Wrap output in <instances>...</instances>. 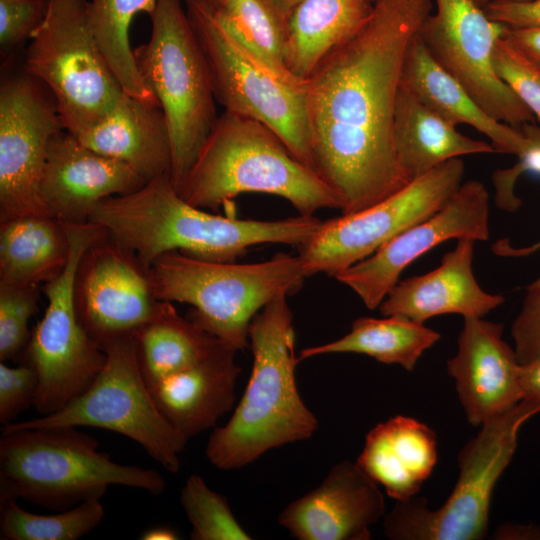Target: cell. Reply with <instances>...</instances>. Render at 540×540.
<instances>
[{
  "label": "cell",
  "instance_id": "21",
  "mask_svg": "<svg viewBox=\"0 0 540 540\" xmlns=\"http://www.w3.org/2000/svg\"><path fill=\"white\" fill-rule=\"evenodd\" d=\"M475 241L458 239L439 267L420 276L398 281L379 306L382 315H398L424 323L443 314L483 317L504 302L485 292L472 270Z\"/></svg>",
  "mask_w": 540,
  "mask_h": 540
},
{
  "label": "cell",
  "instance_id": "17",
  "mask_svg": "<svg viewBox=\"0 0 540 540\" xmlns=\"http://www.w3.org/2000/svg\"><path fill=\"white\" fill-rule=\"evenodd\" d=\"M75 303L81 324L102 349L150 321L160 300L154 296L148 268L106 233L80 260Z\"/></svg>",
  "mask_w": 540,
  "mask_h": 540
},
{
  "label": "cell",
  "instance_id": "11",
  "mask_svg": "<svg viewBox=\"0 0 540 540\" xmlns=\"http://www.w3.org/2000/svg\"><path fill=\"white\" fill-rule=\"evenodd\" d=\"M185 7L208 64L215 100L224 111L269 127L313 169L305 81L285 78L266 66L231 37L207 5Z\"/></svg>",
  "mask_w": 540,
  "mask_h": 540
},
{
  "label": "cell",
  "instance_id": "3",
  "mask_svg": "<svg viewBox=\"0 0 540 540\" xmlns=\"http://www.w3.org/2000/svg\"><path fill=\"white\" fill-rule=\"evenodd\" d=\"M249 346L253 364L247 386L205 448L209 462L221 470L243 468L271 449L311 438L318 429L296 384L299 362L287 295L275 297L254 316Z\"/></svg>",
  "mask_w": 540,
  "mask_h": 540
},
{
  "label": "cell",
  "instance_id": "42",
  "mask_svg": "<svg viewBox=\"0 0 540 540\" xmlns=\"http://www.w3.org/2000/svg\"><path fill=\"white\" fill-rule=\"evenodd\" d=\"M504 39L540 65V26L528 28L508 27Z\"/></svg>",
  "mask_w": 540,
  "mask_h": 540
},
{
  "label": "cell",
  "instance_id": "12",
  "mask_svg": "<svg viewBox=\"0 0 540 540\" xmlns=\"http://www.w3.org/2000/svg\"><path fill=\"white\" fill-rule=\"evenodd\" d=\"M63 224L70 241L69 259L63 271L43 286L47 307L25 348L26 364L38 377L34 407L40 415L60 410L84 392L106 360L81 324L75 303L80 260L106 231L91 221Z\"/></svg>",
  "mask_w": 540,
  "mask_h": 540
},
{
  "label": "cell",
  "instance_id": "34",
  "mask_svg": "<svg viewBox=\"0 0 540 540\" xmlns=\"http://www.w3.org/2000/svg\"><path fill=\"white\" fill-rule=\"evenodd\" d=\"M180 503L191 525V539H251L234 516L226 497L212 490L201 476L192 474L186 479L180 491Z\"/></svg>",
  "mask_w": 540,
  "mask_h": 540
},
{
  "label": "cell",
  "instance_id": "36",
  "mask_svg": "<svg viewBox=\"0 0 540 540\" xmlns=\"http://www.w3.org/2000/svg\"><path fill=\"white\" fill-rule=\"evenodd\" d=\"M493 63L498 76L540 122V65L504 37L495 46Z\"/></svg>",
  "mask_w": 540,
  "mask_h": 540
},
{
  "label": "cell",
  "instance_id": "30",
  "mask_svg": "<svg viewBox=\"0 0 540 540\" xmlns=\"http://www.w3.org/2000/svg\"><path fill=\"white\" fill-rule=\"evenodd\" d=\"M134 334L148 386L198 363L223 343L168 301H160L155 316Z\"/></svg>",
  "mask_w": 540,
  "mask_h": 540
},
{
  "label": "cell",
  "instance_id": "26",
  "mask_svg": "<svg viewBox=\"0 0 540 540\" xmlns=\"http://www.w3.org/2000/svg\"><path fill=\"white\" fill-rule=\"evenodd\" d=\"M393 137L399 164L409 181L455 158L497 153L492 143L460 133L454 124L428 107L401 82Z\"/></svg>",
  "mask_w": 540,
  "mask_h": 540
},
{
  "label": "cell",
  "instance_id": "14",
  "mask_svg": "<svg viewBox=\"0 0 540 540\" xmlns=\"http://www.w3.org/2000/svg\"><path fill=\"white\" fill-rule=\"evenodd\" d=\"M418 35L435 61L491 117L514 127L534 115L496 73L493 55L508 26L492 20L473 0H434Z\"/></svg>",
  "mask_w": 540,
  "mask_h": 540
},
{
  "label": "cell",
  "instance_id": "37",
  "mask_svg": "<svg viewBox=\"0 0 540 540\" xmlns=\"http://www.w3.org/2000/svg\"><path fill=\"white\" fill-rule=\"evenodd\" d=\"M50 0H0V47L7 54L27 39L47 17Z\"/></svg>",
  "mask_w": 540,
  "mask_h": 540
},
{
  "label": "cell",
  "instance_id": "43",
  "mask_svg": "<svg viewBox=\"0 0 540 540\" xmlns=\"http://www.w3.org/2000/svg\"><path fill=\"white\" fill-rule=\"evenodd\" d=\"M520 384L523 399L540 403V358L521 364Z\"/></svg>",
  "mask_w": 540,
  "mask_h": 540
},
{
  "label": "cell",
  "instance_id": "35",
  "mask_svg": "<svg viewBox=\"0 0 540 540\" xmlns=\"http://www.w3.org/2000/svg\"><path fill=\"white\" fill-rule=\"evenodd\" d=\"M38 286L0 284V360L5 362L26 348L28 323L38 309Z\"/></svg>",
  "mask_w": 540,
  "mask_h": 540
},
{
  "label": "cell",
  "instance_id": "40",
  "mask_svg": "<svg viewBox=\"0 0 540 540\" xmlns=\"http://www.w3.org/2000/svg\"><path fill=\"white\" fill-rule=\"evenodd\" d=\"M484 10L492 20L510 28L540 26V0H494Z\"/></svg>",
  "mask_w": 540,
  "mask_h": 540
},
{
  "label": "cell",
  "instance_id": "41",
  "mask_svg": "<svg viewBox=\"0 0 540 540\" xmlns=\"http://www.w3.org/2000/svg\"><path fill=\"white\" fill-rule=\"evenodd\" d=\"M526 138V147L522 154H520L519 161L514 165L519 174L524 172H533L540 175V125L535 122H530L519 127ZM500 248L507 249L499 253H505L508 255H522L529 254L540 248V241L528 248L509 249L507 247L500 246ZM535 286H540V277L533 283Z\"/></svg>",
  "mask_w": 540,
  "mask_h": 540
},
{
  "label": "cell",
  "instance_id": "9",
  "mask_svg": "<svg viewBox=\"0 0 540 540\" xmlns=\"http://www.w3.org/2000/svg\"><path fill=\"white\" fill-rule=\"evenodd\" d=\"M30 40L24 71L52 94L65 130L78 136L115 107L124 91L90 29L88 0H50Z\"/></svg>",
  "mask_w": 540,
  "mask_h": 540
},
{
  "label": "cell",
  "instance_id": "22",
  "mask_svg": "<svg viewBox=\"0 0 540 540\" xmlns=\"http://www.w3.org/2000/svg\"><path fill=\"white\" fill-rule=\"evenodd\" d=\"M236 352L222 343L198 363L148 386L161 413L185 439L212 428L233 408L241 373Z\"/></svg>",
  "mask_w": 540,
  "mask_h": 540
},
{
  "label": "cell",
  "instance_id": "4",
  "mask_svg": "<svg viewBox=\"0 0 540 540\" xmlns=\"http://www.w3.org/2000/svg\"><path fill=\"white\" fill-rule=\"evenodd\" d=\"M188 203L218 209L243 193L286 199L299 215L340 204L321 177L263 123L224 111L176 189Z\"/></svg>",
  "mask_w": 540,
  "mask_h": 540
},
{
  "label": "cell",
  "instance_id": "32",
  "mask_svg": "<svg viewBox=\"0 0 540 540\" xmlns=\"http://www.w3.org/2000/svg\"><path fill=\"white\" fill-rule=\"evenodd\" d=\"M207 6L242 47L277 74L298 80L285 67L287 18L271 0H216Z\"/></svg>",
  "mask_w": 540,
  "mask_h": 540
},
{
  "label": "cell",
  "instance_id": "5",
  "mask_svg": "<svg viewBox=\"0 0 540 540\" xmlns=\"http://www.w3.org/2000/svg\"><path fill=\"white\" fill-rule=\"evenodd\" d=\"M110 485L154 496L166 488L157 471L114 462L94 437L76 427H2L0 501L23 499L62 511L101 499Z\"/></svg>",
  "mask_w": 540,
  "mask_h": 540
},
{
  "label": "cell",
  "instance_id": "28",
  "mask_svg": "<svg viewBox=\"0 0 540 540\" xmlns=\"http://www.w3.org/2000/svg\"><path fill=\"white\" fill-rule=\"evenodd\" d=\"M69 255L66 228L51 215H27L0 222V284H45L63 271Z\"/></svg>",
  "mask_w": 540,
  "mask_h": 540
},
{
  "label": "cell",
  "instance_id": "39",
  "mask_svg": "<svg viewBox=\"0 0 540 540\" xmlns=\"http://www.w3.org/2000/svg\"><path fill=\"white\" fill-rule=\"evenodd\" d=\"M511 335L520 364L540 358V286L530 284Z\"/></svg>",
  "mask_w": 540,
  "mask_h": 540
},
{
  "label": "cell",
  "instance_id": "44",
  "mask_svg": "<svg viewBox=\"0 0 540 540\" xmlns=\"http://www.w3.org/2000/svg\"><path fill=\"white\" fill-rule=\"evenodd\" d=\"M140 539L142 540H175L179 539L176 531L167 526H155L145 530Z\"/></svg>",
  "mask_w": 540,
  "mask_h": 540
},
{
  "label": "cell",
  "instance_id": "7",
  "mask_svg": "<svg viewBox=\"0 0 540 540\" xmlns=\"http://www.w3.org/2000/svg\"><path fill=\"white\" fill-rule=\"evenodd\" d=\"M147 43L133 49L138 70L168 123L177 189L218 116L208 64L181 0H158Z\"/></svg>",
  "mask_w": 540,
  "mask_h": 540
},
{
  "label": "cell",
  "instance_id": "33",
  "mask_svg": "<svg viewBox=\"0 0 540 540\" xmlns=\"http://www.w3.org/2000/svg\"><path fill=\"white\" fill-rule=\"evenodd\" d=\"M104 517L101 499L84 501L49 515L23 509L15 499L0 501L2 540H77L95 529Z\"/></svg>",
  "mask_w": 540,
  "mask_h": 540
},
{
  "label": "cell",
  "instance_id": "46",
  "mask_svg": "<svg viewBox=\"0 0 540 540\" xmlns=\"http://www.w3.org/2000/svg\"><path fill=\"white\" fill-rule=\"evenodd\" d=\"M185 3H199V4H205V5H213L216 0H183Z\"/></svg>",
  "mask_w": 540,
  "mask_h": 540
},
{
  "label": "cell",
  "instance_id": "24",
  "mask_svg": "<svg viewBox=\"0 0 540 540\" xmlns=\"http://www.w3.org/2000/svg\"><path fill=\"white\" fill-rule=\"evenodd\" d=\"M437 457L434 430L415 418L397 415L369 431L356 462L397 501L419 493Z\"/></svg>",
  "mask_w": 540,
  "mask_h": 540
},
{
  "label": "cell",
  "instance_id": "13",
  "mask_svg": "<svg viewBox=\"0 0 540 540\" xmlns=\"http://www.w3.org/2000/svg\"><path fill=\"white\" fill-rule=\"evenodd\" d=\"M464 172L461 158L449 160L372 206L322 221L315 234L299 247L306 276H334L369 257L439 210L462 184Z\"/></svg>",
  "mask_w": 540,
  "mask_h": 540
},
{
  "label": "cell",
  "instance_id": "15",
  "mask_svg": "<svg viewBox=\"0 0 540 540\" xmlns=\"http://www.w3.org/2000/svg\"><path fill=\"white\" fill-rule=\"evenodd\" d=\"M64 129L52 94L26 73L0 85V222L50 215L40 185L51 138Z\"/></svg>",
  "mask_w": 540,
  "mask_h": 540
},
{
  "label": "cell",
  "instance_id": "10",
  "mask_svg": "<svg viewBox=\"0 0 540 540\" xmlns=\"http://www.w3.org/2000/svg\"><path fill=\"white\" fill-rule=\"evenodd\" d=\"M105 363L89 387L60 410L2 427L88 426L138 443L163 468L177 473L188 442L157 407L143 376L135 334L102 347Z\"/></svg>",
  "mask_w": 540,
  "mask_h": 540
},
{
  "label": "cell",
  "instance_id": "48",
  "mask_svg": "<svg viewBox=\"0 0 540 540\" xmlns=\"http://www.w3.org/2000/svg\"><path fill=\"white\" fill-rule=\"evenodd\" d=\"M364 1L367 2V3H369V4H374V2H375L376 0H364Z\"/></svg>",
  "mask_w": 540,
  "mask_h": 540
},
{
  "label": "cell",
  "instance_id": "19",
  "mask_svg": "<svg viewBox=\"0 0 540 540\" xmlns=\"http://www.w3.org/2000/svg\"><path fill=\"white\" fill-rule=\"evenodd\" d=\"M145 183L129 165L88 148L62 129L49 142L40 194L51 216L77 224L89 222L104 199L133 192Z\"/></svg>",
  "mask_w": 540,
  "mask_h": 540
},
{
  "label": "cell",
  "instance_id": "31",
  "mask_svg": "<svg viewBox=\"0 0 540 540\" xmlns=\"http://www.w3.org/2000/svg\"><path fill=\"white\" fill-rule=\"evenodd\" d=\"M157 3L158 0H88L90 29L124 93L151 104L159 102L138 70L129 28L137 14L144 12L150 16Z\"/></svg>",
  "mask_w": 540,
  "mask_h": 540
},
{
  "label": "cell",
  "instance_id": "1",
  "mask_svg": "<svg viewBox=\"0 0 540 540\" xmlns=\"http://www.w3.org/2000/svg\"><path fill=\"white\" fill-rule=\"evenodd\" d=\"M434 0H376L305 80L313 169L351 214L404 188L393 128L404 60Z\"/></svg>",
  "mask_w": 540,
  "mask_h": 540
},
{
  "label": "cell",
  "instance_id": "20",
  "mask_svg": "<svg viewBox=\"0 0 540 540\" xmlns=\"http://www.w3.org/2000/svg\"><path fill=\"white\" fill-rule=\"evenodd\" d=\"M502 332L500 323L482 317L464 318L457 353L446 362L472 426H480L523 399L521 364L515 350L503 340Z\"/></svg>",
  "mask_w": 540,
  "mask_h": 540
},
{
  "label": "cell",
  "instance_id": "27",
  "mask_svg": "<svg viewBox=\"0 0 540 540\" xmlns=\"http://www.w3.org/2000/svg\"><path fill=\"white\" fill-rule=\"evenodd\" d=\"M372 7L364 0H301L286 20L287 71L304 82L323 58L361 28Z\"/></svg>",
  "mask_w": 540,
  "mask_h": 540
},
{
  "label": "cell",
  "instance_id": "25",
  "mask_svg": "<svg viewBox=\"0 0 540 540\" xmlns=\"http://www.w3.org/2000/svg\"><path fill=\"white\" fill-rule=\"evenodd\" d=\"M401 85L455 126L469 125L488 137L497 153L519 156L525 150L527 142L521 129L487 114L468 91L435 61L418 34L408 48Z\"/></svg>",
  "mask_w": 540,
  "mask_h": 540
},
{
  "label": "cell",
  "instance_id": "38",
  "mask_svg": "<svg viewBox=\"0 0 540 540\" xmlns=\"http://www.w3.org/2000/svg\"><path fill=\"white\" fill-rule=\"evenodd\" d=\"M38 377L28 364L17 367L0 363V423H12L21 412L34 406Z\"/></svg>",
  "mask_w": 540,
  "mask_h": 540
},
{
  "label": "cell",
  "instance_id": "6",
  "mask_svg": "<svg viewBox=\"0 0 540 540\" xmlns=\"http://www.w3.org/2000/svg\"><path fill=\"white\" fill-rule=\"evenodd\" d=\"M154 296L190 304L189 319L236 351L249 346L254 316L275 297L297 293L307 277L300 257L277 253L257 263L214 262L178 251L148 267Z\"/></svg>",
  "mask_w": 540,
  "mask_h": 540
},
{
  "label": "cell",
  "instance_id": "29",
  "mask_svg": "<svg viewBox=\"0 0 540 540\" xmlns=\"http://www.w3.org/2000/svg\"><path fill=\"white\" fill-rule=\"evenodd\" d=\"M440 339V334L403 316L360 317L343 337L301 350L298 362L332 353H357L384 364H398L412 371L422 354Z\"/></svg>",
  "mask_w": 540,
  "mask_h": 540
},
{
  "label": "cell",
  "instance_id": "47",
  "mask_svg": "<svg viewBox=\"0 0 540 540\" xmlns=\"http://www.w3.org/2000/svg\"><path fill=\"white\" fill-rule=\"evenodd\" d=\"M476 4H478L480 7L485 8L489 3H491L494 0H473Z\"/></svg>",
  "mask_w": 540,
  "mask_h": 540
},
{
  "label": "cell",
  "instance_id": "18",
  "mask_svg": "<svg viewBox=\"0 0 540 540\" xmlns=\"http://www.w3.org/2000/svg\"><path fill=\"white\" fill-rule=\"evenodd\" d=\"M385 499L357 462L333 465L323 481L289 503L277 521L298 540H369L383 519Z\"/></svg>",
  "mask_w": 540,
  "mask_h": 540
},
{
  "label": "cell",
  "instance_id": "16",
  "mask_svg": "<svg viewBox=\"0 0 540 540\" xmlns=\"http://www.w3.org/2000/svg\"><path fill=\"white\" fill-rule=\"evenodd\" d=\"M489 235V193L482 182L469 180L431 216L333 277L353 290L367 308H379L403 270L421 255L450 239L486 241Z\"/></svg>",
  "mask_w": 540,
  "mask_h": 540
},
{
  "label": "cell",
  "instance_id": "2",
  "mask_svg": "<svg viewBox=\"0 0 540 540\" xmlns=\"http://www.w3.org/2000/svg\"><path fill=\"white\" fill-rule=\"evenodd\" d=\"M89 221L100 225L147 268L172 251L206 261L233 262L258 244L299 248L322 224L313 215L274 221L215 215L183 199L169 174L151 179L133 192L104 199Z\"/></svg>",
  "mask_w": 540,
  "mask_h": 540
},
{
  "label": "cell",
  "instance_id": "45",
  "mask_svg": "<svg viewBox=\"0 0 540 540\" xmlns=\"http://www.w3.org/2000/svg\"><path fill=\"white\" fill-rule=\"evenodd\" d=\"M284 17H288L301 0H271Z\"/></svg>",
  "mask_w": 540,
  "mask_h": 540
},
{
  "label": "cell",
  "instance_id": "23",
  "mask_svg": "<svg viewBox=\"0 0 540 540\" xmlns=\"http://www.w3.org/2000/svg\"><path fill=\"white\" fill-rule=\"evenodd\" d=\"M76 137L88 148L129 165L146 182L170 175L171 138L159 104L123 93L104 118Z\"/></svg>",
  "mask_w": 540,
  "mask_h": 540
},
{
  "label": "cell",
  "instance_id": "8",
  "mask_svg": "<svg viewBox=\"0 0 540 540\" xmlns=\"http://www.w3.org/2000/svg\"><path fill=\"white\" fill-rule=\"evenodd\" d=\"M540 412V403L522 399L480 425L460 450L459 477L448 499L430 510L417 495L397 500L383 518V532L393 540H481L486 536L493 490L509 465L524 422Z\"/></svg>",
  "mask_w": 540,
  "mask_h": 540
}]
</instances>
